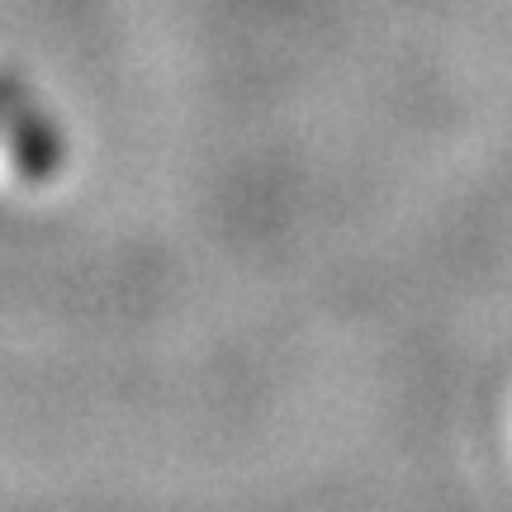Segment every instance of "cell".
Segmentation results:
<instances>
[{
	"mask_svg": "<svg viewBox=\"0 0 512 512\" xmlns=\"http://www.w3.org/2000/svg\"><path fill=\"white\" fill-rule=\"evenodd\" d=\"M5 110H10V105H5V91H0V124H5Z\"/></svg>",
	"mask_w": 512,
	"mask_h": 512,
	"instance_id": "obj_1",
	"label": "cell"
}]
</instances>
